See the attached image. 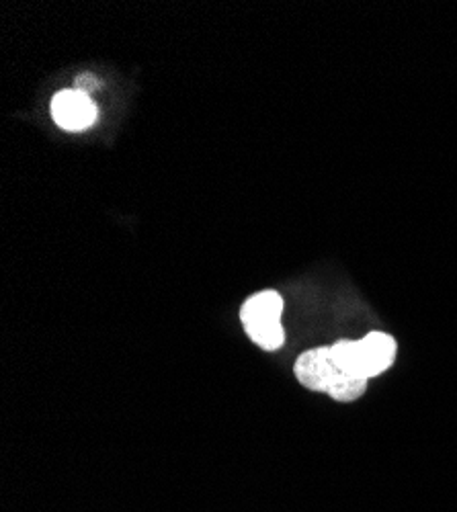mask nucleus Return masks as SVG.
I'll return each mask as SVG.
<instances>
[{
  "label": "nucleus",
  "instance_id": "f257e3e1",
  "mask_svg": "<svg viewBox=\"0 0 457 512\" xmlns=\"http://www.w3.org/2000/svg\"><path fill=\"white\" fill-rule=\"evenodd\" d=\"M294 371L304 388L312 392H324L337 402H355L367 390V379L343 371L337 361L332 359L330 347L306 351L298 357Z\"/></svg>",
  "mask_w": 457,
  "mask_h": 512
},
{
  "label": "nucleus",
  "instance_id": "f03ea898",
  "mask_svg": "<svg viewBox=\"0 0 457 512\" xmlns=\"http://www.w3.org/2000/svg\"><path fill=\"white\" fill-rule=\"evenodd\" d=\"M283 300L277 291H261L248 297L240 310V320L255 345L265 351H277L285 343V330L281 326Z\"/></svg>",
  "mask_w": 457,
  "mask_h": 512
},
{
  "label": "nucleus",
  "instance_id": "7ed1b4c3",
  "mask_svg": "<svg viewBox=\"0 0 457 512\" xmlns=\"http://www.w3.org/2000/svg\"><path fill=\"white\" fill-rule=\"evenodd\" d=\"M52 117L62 130L82 132L95 123L97 107L89 95L68 89L52 99Z\"/></svg>",
  "mask_w": 457,
  "mask_h": 512
},
{
  "label": "nucleus",
  "instance_id": "39448f33",
  "mask_svg": "<svg viewBox=\"0 0 457 512\" xmlns=\"http://www.w3.org/2000/svg\"><path fill=\"white\" fill-rule=\"evenodd\" d=\"M99 87H101V82H99L93 74H80V76L76 78V82H74V91L85 93V95H89V97H91V93L99 91Z\"/></svg>",
  "mask_w": 457,
  "mask_h": 512
},
{
  "label": "nucleus",
  "instance_id": "20e7f679",
  "mask_svg": "<svg viewBox=\"0 0 457 512\" xmlns=\"http://www.w3.org/2000/svg\"><path fill=\"white\" fill-rule=\"evenodd\" d=\"M357 349L365 379L382 375L396 359V340L386 332H369L365 338L357 340Z\"/></svg>",
  "mask_w": 457,
  "mask_h": 512
}]
</instances>
